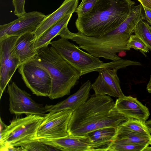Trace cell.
Segmentation results:
<instances>
[{"mask_svg":"<svg viewBox=\"0 0 151 151\" xmlns=\"http://www.w3.org/2000/svg\"><path fill=\"white\" fill-rule=\"evenodd\" d=\"M127 119L116 109L110 96L94 94L73 112L68 132L69 135H86L103 127L117 128Z\"/></svg>","mask_w":151,"mask_h":151,"instance_id":"1","label":"cell"},{"mask_svg":"<svg viewBox=\"0 0 151 151\" xmlns=\"http://www.w3.org/2000/svg\"><path fill=\"white\" fill-rule=\"evenodd\" d=\"M135 4L131 0H98L90 11L78 17L76 28L78 32L86 36L104 35L123 22Z\"/></svg>","mask_w":151,"mask_h":151,"instance_id":"2","label":"cell"},{"mask_svg":"<svg viewBox=\"0 0 151 151\" xmlns=\"http://www.w3.org/2000/svg\"><path fill=\"white\" fill-rule=\"evenodd\" d=\"M37 51L34 59L47 71L51 78L52 88L48 97L53 99L70 94L80 78L79 73L52 47L46 45Z\"/></svg>","mask_w":151,"mask_h":151,"instance_id":"3","label":"cell"},{"mask_svg":"<svg viewBox=\"0 0 151 151\" xmlns=\"http://www.w3.org/2000/svg\"><path fill=\"white\" fill-rule=\"evenodd\" d=\"M131 35L120 24L112 31L99 36H87L79 32L73 33L70 40L78 45L79 48L95 57L116 61L121 59L117 53L130 50L127 43Z\"/></svg>","mask_w":151,"mask_h":151,"instance_id":"4","label":"cell"},{"mask_svg":"<svg viewBox=\"0 0 151 151\" xmlns=\"http://www.w3.org/2000/svg\"><path fill=\"white\" fill-rule=\"evenodd\" d=\"M50 44L71 65L80 73L81 76L94 72H98L106 67H119L121 69L128 66L127 59H122L104 63L99 58L81 50L78 46L68 39L61 38L51 41Z\"/></svg>","mask_w":151,"mask_h":151,"instance_id":"5","label":"cell"},{"mask_svg":"<svg viewBox=\"0 0 151 151\" xmlns=\"http://www.w3.org/2000/svg\"><path fill=\"white\" fill-rule=\"evenodd\" d=\"M44 116L36 115L16 117L8 125L0 118V150L9 146L20 147L37 139L38 128Z\"/></svg>","mask_w":151,"mask_h":151,"instance_id":"6","label":"cell"},{"mask_svg":"<svg viewBox=\"0 0 151 151\" xmlns=\"http://www.w3.org/2000/svg\"><path fill=\"white\" fill-rule=\"evenodd\" d=\"M18 71L26 86L38 96H49L52 88L51 77L44 68L33 58L21 64Z\"/></svg>","mask_w":151,"mask_h":151,"instance_id":"7","label":"cell"},{"mask_svg":"<svg viewBox=\"0 0 151 151\" xmlns=\"http://www.w3.org/2000/svg\"><path fill=\"white\" fill-rule=\"evenodd\" d=\"M9 111L16 115L25 114L44 116L46 114L45 106L36 103L31 95L20 88L14 82L7 86Z\"/></svg>","mask_w":151,"mask_h":151,"instance_id":"8","label":"cell"},{"mask_svg":"<svg viewBox=\"0 0 151 151\" xmlns=\"http://www.w3.org/2000/svg\"><path fill=\"white\" fill-rule=\"evenodd\" d=\"M18 36H10L0 39V99L13 75L21 65L14 49Z\"/></svg>","mask_w":151,"mask_h":151,"instance_id":"9","label":"cell"},{"mask_svg":"<svg viewBox=\"0 0 151 151\" xmlns=\"http://www.w3.org/2000/svg\"><path fill=\"white\" fill-rule=\"evenodd\" d=\"M72 113L66 109L46 114L37 129V139L56 138L68 135V125Z\"/></svg>","mask_w":151,"mask_h":151,"instance_id":"10","label":"cell"},{"mask_svg":"<svg viewBox=\"0 0 151 151\" xmlns=\"http://www.w3.org/2000/svg\"><path fill=\"white\" fill-rule=\"evenodd\" d=\"M37 11L26 12L22 16L9 23L0 25V39L10 36H19L35 32L46 17Z\"/></svg>","mask_w":151,"mask_h":151,"instance_id":"11","label":"cell"},{"mask_svg":"<svg viewBox=\"0 0 151 151\" xmlns=\"http://www.w3.org/2000/svg\"><path fill=\"white\" fill-rule=\"evenodd\" d=\"M119 67H106L101 68L99 75L91 84L94 94L119 98L124 96L121 88L120 81L117 75Z\"/></svg>","mask_w":151,"mask_h":151,"instance_id":"12","label":"cell"},{"mask_svg":"<svg viewBox=\"0 0 151 151\" xmlns=\"http://www.w3.org/2000/svg\"><path fill=\"white\" fill-rule=\"evenodd\" d=\"M44 144L57 150L94 151L93 144L87 135H68L54 139H38Z\"/></svg>","mask_w":151,"mask_h":151,"instance_id":"13","label":"cell"},{"mask_svg":"<svg viewBox=\"0 0 151 151\" xmlns=\"http://www.w3.org/2000/svg\"><path fill=\"white\" fill-rule=\"evenodd\" d=\"M91 89V82L87 80L76 93L65 100L54 105H46L45 108L46 112L53 113L66 109L73 112L88 99Z\"/></svg>","mask_w":151,"mask_h":151,"instance_id":"14","label":"cell"},{"mask_svg":"<svg viewBox=\"0 0 151 151\" xmlns=\"http://www.w3.org/2000/svg\"><path fill=\"white\" fill-rule=\"evenodd\" d=\"M115 107L127 119H134L144 121L150 115L148 109L136 98L124 96L118 98L115 102Z\"/></svg>","mask_w":151,"mask_h":151,"instance_id":"15","label":"cell"},{"mask_svg":"<svg viewBox=\"0 0 151 151\" xmlns=\"http://www.w3.org/2000/svg\"><path fill=\"white\" fill-rule=\"evenodd\" d=\"M72 14L67 15L50 27L35 41L34 48L37 50L42 47L48 45L52 39L57 36L68 39L70 31L68 24Z\"/></svg>","mask_w":151,"mask_h":151,"instance_id":"16","label":"cell"},{"mask_svg":"<svg viewBox=\"0 0 151 151\" xmlns=\"http://www.w3.org/2000/svg\"><path fill=\"white\" fill-rule=\"evenodd\" d=\"M78 0H64L59 8L52 13L46 15L34 32L35 40L44 32L65 16L75 11Z\"/></svg>","mask_w":151,"mask_h":151,"instance_id":"17","label":"cell"},{"mask_svg":"<svg viewBox=\"0 0 151 151\" xmlns=\"http://www.w3.org/2000/svg\"><path fill=\"white\" fill-rule=\"evenodd\" d=\"M34 33L28 32L18 36L14 45L16 54L21 64L34 58L37 54L34 48Z\"/></svg>","mask_w":151,"mask_h":151,"instance_id":"18","label":"cell"},{"mask_svg":"<svg viewBox=\"0 0 151 151\" xmlns=\"http://www.w3.org/2000/svg\"><path fill=\"white\" fill-rule=\"evenodd\" d=\"M117 128L108 127L95 130L87 134L93 144L94 151H107L113 142Z\"/></svg>","mask_w":151,"mask_h":151,"instance_id":"19","label":"cell"},{"mask_svg":"<svg viewBox=\"0 0 151 151\" xmlns=\"http://www.w3.org/2000/svg\"><path fill=\"white\" fill-rule=\"evenodd\" d=\"M151 135L141 134L132 131L121 125L117 128L116 134L112 143L137 144L150 145Z\"/></svg>","mask_w":151,"mask_h":151,"instance_id":"20","label":"cell"},{"mask_svg":"<svg viewBox=\"0 0 151 151\" xmlns=\"http://www.w3.org/2000/svg\"><path fill=\"white\" fill-rule=\"evenodd\" d=\"M121 125L129 129L141 134L146 135L151 134V128L145 121L129 118Z\"/></svg>","mask_w":151,"mask_h":151,"instance_id":"21","label":"cell"},{"mask_svg":"<svg viewBox=\"0 0 151 151\" xmlns=\"http://www.w3.org/2000/svg\"><path fill=\"white\" fill-rule=\"evenodd\" d=\"M149 25L143 20H141L136 25L134 32L140 38L151 51V33Z\"/></svg>","mask_w":151,"mask_h":151,"instance_id":"22","label":"cell"},{"mask_svg":"<svg viewBox=\"0 0 151 151\" xmlns=\"http://www.w3.org/2000/svg\"><path fill=\"white\" fill-rule=\"evenodd\" d=\"M149 145L144 144L111 143L107 151H144Z\"/></svg>","mask_w":151,"mask_h":151,"instance_id":"23","label":"cell"},{"mask_svg":"<svg viewBox=\"0 0 151 151\" xmlns=\"http://www.w3.org/2000/svg\"><path fill=\"white\" fill-rule=\"evenodd\" d=\"M22 151H55V148L48 146L37 139L25 143L20 146Z\"/></svg>","mask_w":151,"mask_h":151,"instance_id":"24","label":"cell"},{"mask_svg":"<svg viewBox=\"0 0 151 151\" xmlns=\"http://www.w3.org/2000/svg\"><path fill=\"white\" fill-rule=\"evenodd\" d=\"M127 46L130 49L132 48L139 50L145 55L149 52V49L146 44L135 34L131 35L127 42Z\"/></svg>","mask_w":151,"mask_h":151,"instance_id":"25","label":"cell"},{"mask_svg":"<svg viewBox=\"0 0 151 151\" xmlns=\"http://www.w3.org/2000/svg\"><path fill=\"white\" fill-rule=\"evenodd\" d=\"M98 0H82L75 12L78 17L82 16L90 11L95 6Z\"/></svg>","mask_w":151,"mask_h":151,"instance_id":"26","label":"cell"},{"mask_svg":"<svg viewBox=\"0 0 151 151\" xmlns=\"http://www.w3.org/2000/svg\"><path fill=\"white\" fill-rule=\"evenodd\" d=\"M25 0H12L14 8V14L18 18L22 16L26 12L24 9Z\"/></svg>","mask_w":151,"mask_h":151,"instance_id":"27","label":"cell"},{"mask_svg":"<svg viewBox=\"0 0 151 151\" xmlns=\"http://www.w3.org/2000/svg\"><path fill=\"white\" fill-rule=\"evenodd\" d=\"M145 13V20H146L149 24L151 25V9L143 6Z\"/></svg>","mask_w":151,"mask_h":151,"instance_id":"28","label":"cell"},{"mask_svg":"<svg viewBox=\"0 0 151 151\" xmlns=\"http://www.w3.org/2000/svg\"><path fill=\"white\" fill-rule=\"evenodd\" d=\"M142 6L151 9V0H137Z\"/></svg>","mask_w":151,"mask_h":151,"instance_id":"29","label":"cell"},{"mask_svg":"<svg viewBox=\"0 0 151 151\" xmlns=\"http://www.w3.org/2000/svg\"><path fill=\"white\" fill-rule=\"evenodd\" d=\"M3 151H22L20 147L9 146L5 148Z\"/></svg>","mask_w":151,"mask_h":151,"instance_id":"30","label":"cell"},{"mask_svg":"<svg viewBox=\"0 0 151 151\" xmlns=\"http://www.w3.org/2000/svg\"><path fill=\"white\" fill-rule=\"evenodd\" d=\"M146 89L149 93H151V75H150V80L147 85Z\"/></svg>","mask_w":151,"mask_h":151,"instance_id":"31","label":"cell"},{"mask_svg":"<svg viewBox=\"0 0 151 151\" xmlns=\"http://www.w3.org/2000/svg\"><path fill=\"white\" fill-rule=\"evenodd\" d=\"M146 124L149 126L151 125V119L146 122Z\"/></svg>","mask_w":151,"mask_h":151,"instance_id":"32","label":"cell"},{"mask_svg":"<svg viewBox=\"0 0 151 151\" xmlns=\"http://www.w3.org/2000/svg\"><path fill=\"white\" fill-rule=\"evenodd\" d=\"M148 27H149V29L151 33V26H150L149 25Z\"/></svg>","mask_w":151,"mask_h":151,"instance_id":"33","label":"cell"},{"mask_svg":"<svg viewBox=\"0 0 151 151\" xmlns=\"http://www.w3.org/2000/svg\"><path fill=\"white\" fill-rule=\"evenodd\" d=\"M148 151H151V147H149L148 149Z\"/></svg>","mask_w":151,"mask_h":151,"instance_id":"34","label":"cell"},{"mask_svg":"<svg viewBox=\"0 0 151 151\" xmlns=\"http://www.w3.org/2000/svg\"><path fill=\"white\" fill-rule=\"evenodd\" d=\"M150 145H151V139L150 142Z\"/></svg>","mask_w":151,"mask_h":151,"instance_id":"35","label":"cell"}]
</instances>
